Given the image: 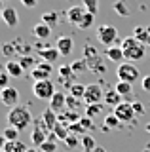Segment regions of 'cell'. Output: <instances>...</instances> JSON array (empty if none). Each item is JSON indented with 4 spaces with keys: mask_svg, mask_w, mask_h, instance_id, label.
I'll list each match as a JSON object with an SVG mask.
<instances>
[{
    "mask_svg": "<svg viewBox=\"0 0 150 152\" xmlns=\"http://www.w3.org/2000/svg\"><path fill=\"white\" fill-rule=\"evenodd\" d=\"M6 122H8V126H12V127H15V129L21 131V129H27V127L31 126V122H34V120H32V114H31L29 108L17 104V107H13V108L8 110Z\"/></svg>",
    "mask_w": 150,
    "mask_h": 152,
    "instance_id": "1",
    "label": "cell"
},
{
    "mask_svg": "<svg viewBox=\"0 0 150 152\" xmlns=\"http://www.w3.org/2000/svg\"><path fill=\"white\" fill-rule=\"evenodd\" d=\"M122 50H124L125 61H141L144 55H146V48L144 44H141L135 36H127L122 40Z\"/></svg>",
    "mask_w": 150,
    "mask_h": 152,
    "instance_id": "2",
    "label": "cell"
},
{
    "mask_svg": "<svg viewBox=\"0 0 150 152\" xmlns=\"http://www.w3.org/2000/svg\"><path fill=\"white\" fill-rule=\"evenodd\" d=\"M32 93H34L36 99L50 103L51 97L57 93V89H55V84L51 82V80H40V82H34V84H32Z\"/></svg>",
    "mask_w": 150,
    "mask_h": 152,
    "instance_id": "3",
    "label": "cell"
},
{
    "mask_svg": "<svg viewBox=\"0 0 150 152\" xmlns=\"http://www.w3.org/2000/svg\"><path fill=\"white\" fill-rule=\"evenodd\" d=\"M116 76H118V82L135 84L141 78V72L133 63H122V65H118V69H116Z\"/></svg>",
    "mask_w": 150,
    "mask_h": 152,
    "instance_id": "4",
    "label": "cell"
},
{
    "mask_svg": "<svg viewBox=\"0 0 150 152\" xmlns=\"http://www.w3.org/2000/svg\"><path fill=\"white\" fill-rule=\"evenodd\" d=\"M97 40L103 46L110 48L114 42H118V28L112 25H99L97 27Z\"/></svg>",
    "mask_w": 150,
    "mask_h": 152,
    "instance_id": "5",
    "label": "cell"
},
{
    "mask_svg": "<svg viewBox=\"0 0 150 152\" xmlns=\"http://www.w3.org/2000/svg\"><path fill=\"white\" fill-rule=\"evenodd\" d=\"M101 101H105V91H103L101 84H97V82L87 84L86 86V95H84V103L95 104V103H101Z\"/></svg>",
    "mask_w": 150,
    "mask_h": 152,
    "instance_id": "6",
    "label": "cell"
},
{
    "mask_svg": "<svg viewBox=\"0 0 150 152\" xmlns=\"http://www.w3.org/2000/svg\"><path fill=\"white\" fill-rule=\"evenodd\" d=\"M114 114H116V118H118L120 122H124V124H127V122H133L135 120V110H133V103H127V101H122L118 107L114 108Z\"/></svg>",
    "mask_w": 150,
    "mask_h": 152,
    "instance_id": "7",
    "label": "cell"
},
{
    "mask_svg": "<svg viewBox=\"0 0 150 152\" xmlns=\"http://www.w3.org/2000/svg\"><path fill=\"white\" fill-rule=\"evenodd\" d=\"M0 101H2L4 107H17V103H19V91H17V88H13V86H8L6 89H0Z\"/></svg>",
    "mask_w": 150,
    "mask_h": 152,
    "instance_id": "8",
    "label": "cell"
},
{
    "mask_svg": "<svg viewBox=\"0 0 150 152\" xmlns=\"http://www.w3.org/2000/svg\"><path fill=\"white\" fill-rule=\"evenodd\" d=\"M51 74H53V65H51V63H46V61H40V63L31 70V76L34 78V82H40V80H50Z\"/></svg>",
    "mask_w": 150,
    "mask_h": 152,
    "instance_id": "9",
    "label": "cell"
},
{
    "mask_svg": "<svg viewBox=\"0 0 150 152\" xmlns=\"http://www.w3.org/2000/svg\"><path fill=\"white\" fill-rule=\"evenodd\" d=\"M55 114H61V112H65L67 110V93H63V91H57L51 97V101H50V107Z\"/></svg>",
    "mask_w": 150,
    "mask_h": 152,
    "instance_id": "10",
    "label": "cell"
},
{
    "mask_svg": "<svg viewBox=\"0 0 150 152\" xmlns=\"http://www.w3.org/2000/svg\"><path fill=\"white\" fill-rule=\"evenodd\" d=\"M86 13H87V10L84 8V6H72V8L67 10V13H65V15H67V21L68 23H72V25L78 27L82 23V19H84Z\"/></svg>",
    "mask_w": 150,
    "mask_h": 152,
    "instance_id": "11",
    "label": "cell"
},
{
    "mask_svg": "<svg viewBox=\"0 0 150 152\" xmlns=\"http://www.w3.org/2000/svg\"><path fill=\"white\" fill-rule=\"evenodd\" d=\"M55 48L59 50L61 57H68L74 50V42H72L70 36H59L57 40H55Z\"/></svg>",
    "mask_w": 150,
    "mask_h": 152,
    "instance_id": "12",
    "label": "cell"
},
{
    "mask_svg": "<svg viewBox=\"0 0 150 152\" xmlns=\"http://www.w3.org/2000/svg\"><path fill=\"white\" fill-rule=\"evenodd\" d=\"M2 21L6 23V25L10 27V28H15V27H17V23H19V15H17V12H15L13 8L8 6V8H4V10H2Z\"/></svg>",
    "mask_w": 150,
    "mask_h": 152,
    "instance_id": "13",
    "label": "cell"
},
{
    "mask_svg": "<svg viewBox=\"0 0 150 152\" xmlns=\"http://www.w3.org/2000/svg\"><path fill=\"white\" fill-rule=\"evenodd\" d=\"M42 122L46 124V127H48V131H53L55 126L59 124V114H55L51 108H46L44 112H42Z\"/></svg>",
    "mask_w": 150,
    "mask_h": 152,
    "instance_id": "14",
    "label": "cell"
},
{
    "mask_svg": "<svg viewBox=\"0 0 150 152\" xmlns=\"http://www.w3.org/2000/svg\"><path fill=\"white\" fill-rule=\"evenodd\" d=\"M4 70H6L12 78H23V72H25V70H23V66H21V63H19V61H15V59L6 61Z\"/></svg>",
    "mask_w": 150,
    "mask_h": 152,
    "instance_id": "15",
    "label": "cell"
},
{
    "mask_svg": "<svg viewBox=\"0 0 150 152\" xmlns=\"http://www.w3.org/2000/svg\"><path fill=\"white\" fill-rule=\"evenodd\" d=\"M105 55L108 57V61H114V63H120V65H122V61H125V55H124L122 46H110V48H106Z\"/></svg>",
    "mask_w": 150,
    "mask_h": 152,
    "instance_id": "16",
    "label": "cell"
},
{
    "mask_svg": "<svg viewBox=\"0 0 150 152\" xmlns=\"http://www.w3.org/2000/svg\"><path fill=\"white\" fill-rule=\"evenodd\" d=\"M38 55L42 57V61H46V63H51V65H53V61H59V57H61L59 50H57L55 46H50V48H46V50L38 51Z\"/></svg>",
    "mask_w": 150,
    "mask_h": 152,
    "instance_id": "17",
    "label": "cell"
},
{
    "mask_svg": "<svg viewBox=\"0 0 150 152\" xmlns=\"http://www.w3.org/2000/svg\"><path fill=\"white\" fill-rule=\"evenodd\" d=\"M32 34H34L38 40H48L50 34H51V27H48L46 23H36L34 27H32Z\"/></svg>",
    "mask_w": 150,
    "mask_h": 152,
    "instance_id": "18",
    "label": "cell"
},
{
    "mask_svg": "<svg viewBox=\"0 0 150 152\" xmlns=\"http://www.w3.org/2000/svg\"><path fill=\"white\" fill-rule=\"evenodd\" d=\"M105 103L108 104V107H118L122 103V95L116 91V89H108V91H105Z\"/></svg>",
    "mask_w": 150,
    "mask_h": 152,
    "instance_id": "19",
    "label": "cell"
},
{
    "mask_svg": "<svg viewBox=\"0 0 150 152\" xmlns=\"http://www.w3.org/2000/svg\"><path fill=\"white\" fill-rule=\"evenodd\" d=\"M80 145H82L84 152H93V150L97 148V142H95V139H93L90 133H86V135L80 139Z\"/></svg>",
    "mask_w": 150,
    "mask_h": 152,
    "instance_id": "20",
    "label": "cell"
},
{
    "mask_svg": "<svg viewBox=\"0 0 150 152\" xmlns=\"http://www.w3.org/2000/svg\"><path fill=\"white\" fill-rule=\"evenodd\" d=\"M17 61H19V63H21L23 70H32V69H34L36 65L40 63V61H36V59H34V57H32V55H21V57H19V59H17Z\"/></svg>",
    "mask_w": 150,
    "mask_h": 152,
    "instance_id": "21",
    "label": "cell"
},
{
    "mask_svg": "<svg viewBox=\"0 0 150 152\" xmlns=\"http://www.w3.org/2000/svg\"><path fill=\"white\" fill-rule=\"evenodd\" d=\"M27 146L23 141H8L4 146V152H25Z\"/></svg>",
    "mask_w": 150,
    "mask_h": 152,
    "instance_id": "22",
    "label": "cell"
},
{
    "mask_svg": "<svg viewBox=\"0 0 150 152\" xmlns=\"http://www.w3.org/2000/svg\"><path fill=\"white\" fill-rule=\"evenodd\" d=\"M68 95H72V97H76V99H84V95H86V86L74 82L68 88Z\"/></svg>",
    "mask_w": 150,
    "mask_h": 152,
    "instance_id": "23",
    "label": "cell"
},
{
    "mask_svg": "<svg viewBox=\"0 0 150 152\" xmlns=\"http://www.w3.org/2000/svg\"><path fill=\"white\" fill-rule=\"evenodd\" d=\"M116 91H118L122 97H129L131 93H133V84H127V82H118L116 84Z\"/></svg>",
    "mask_w": 150,
    "mask_h": 152,
    "instance_id": "24",
    "label": "cell"
},
{
    "mask_svg": "<svg viewBox=\"0 0 150 152\" xmlns=\"http://www.w3.org/2000/svg\"><path fill=\"white\" fill-rule=\"evenodd\" d=\"M57 21H59V17H57L55 12H44V13H42V23H46L48 27L53 28L55 25H57Z\"/></svg>",
    "mask_w": 150,
    "mask_h": 152,
    "instance_id": "25",
    "label": "cell"
},
{
    "mask_svg": "<svg viewBox=\"0 0 150 152\" xmlns=\"http://www.w3.org/2000/svg\"><path fill=\"white\" fill-rule=\"evenodd\" d=\"M133 36L137 38L141 44L146 46V40H148V28H144V27H141V25L135 27V28H133Z\"/></svg>",
    "mask_w": 150,
    "mask_h": 152,
    "instance_id": "26",
    "label": "cell"
},
{
    "mask_svg": "<svg viewBox=\"0 0 150 152\" xmlns=\"http://www.w3.org/2000/svg\"><path fill=\"white\" fill-rule=\"evenodd\" d=\"M114 12L118 13L120 17H127L129 15V8H127V4H125V0H118V2H114Z\"/></svg>",
    "mask_w": 150,
    "mask_h": 152,
    "instance_id": "27",
    "label": "cell"
},
{
    "mask_svg": "<svg viewBox=\"0 0 150 152\" xmlns=\"http://www.w3.org/2000/svg\"><path fill=\"white\" fill-rule=\"evenodd\" d=\"M53 133H55V137H57V141H65L67 137L70 135V131H68V127H65V124H57L55 126V129H53Z\"/></svg>",
    "mask_w": 150,
    "mask_h": 152,
    "instance_id": "28",
    "label": "cell"
},
{
    "mask_svg": "<svg viewBox=\"0 0 150 152\" xmlns=\"http://www.w3.org/2000/svg\"><path fill=\"white\" fill-rule=\"evenodd\" d=\"M70 66H72V72H74V74H80V72H84V70H87V61L82 57V59L72 61V63H70Z\"/></svg>",
    "mask_w": 150,
    "mask_h": 152,
    "instance_id": "29",
    "label": "cell"
},
{
    "mask_svg": "<svg viewBox=\"0 0 150 152\" xmlns=\"http://www.w3.org/2000/svg\"><path fill=\"white\" fill-rule=\"evenodd\" d=\"M103 112V104L101 103H95V104H87L86 107V116L87 118H95L97 114Z\"/></svg>",
    "mask_w": 150,
    "mask_h": 152,
    "instance_id": "30",
    "label": "cell"
},
{
    "mask_svg": "<svg viewBox=\"0 0 150 152\" xmlns=\"http://www.w3.org/2000/svg\"><path fill=\"white\" fill-rule=\"evenodd\" d=\"M2 135L6 137V141H19V129H15V127L8 126L6 129L2 131Z\"/></svg>",
    "mask_w": 150,
    "mask_h": 152,
    "instance_id": "31",
    "label": "cell"
},
{
    "mask_svg": "<svg viewBox=\"0 0 150 152\" xmlns=\"http://www.w3.org/2000/svg\"><path fill=\"white\" fill-rule=\"evenodd\" d=\"M93 21H95V15H93V13H90V12H87L86 15H84L82 23H80V25H78V28H80V31H87V28H90V27L93 25Z\"/></svg>",
    "mask_w": 150,
    "mask_h": 152,
    "instance_id": "32",
    "label": "cell"
},
{
    "mask_svg": "<svg viewBox=\"0 0 150 152\" xmlns=\"http://www.w3.org/2000/svg\"><path fill=\"white\" fill-rule=\"evenodd\" d=\"M84 8H86L90 13L95 15L97 10H99V0H84Z\"/></svg>",
    "mask_w": 150,
    "mask_h": 152,
    "instance_id": "33",
    "label": "cell"
},
{
    "mask_svg": "<svg viewBox=\"0 0 150 152\" xmlns=\"http://www.w3.org/2000/svg\"><path fill=\"white\" fill-rule=\"evenodd\" d=\"M80 139H82V137H78V135H74V133H70L67 139H65V145H67L68 148H76V146L80 145Z\"/></svg>",
    "mask_w": 150,
    "mask_h": 152,
    "instance_id": "34",
    "label": "cell"
},
{
    "mask_svg": "<svg viewBox=\"0 0 150 152\" xmlns=\"http://www.w3.org/2000/svg\"><path fill=\"white\" fill-rule=\"evenodd\" d=\"M82 99H76V97H72V95H67V108L68 110H76V108H80V103Z\"/></svg>",
    "mask_w": 150,
    "mask_h": 152,
    "instance_id": "35",
    "label": "cell"
},
{
    "mask_svg": "<svg viewBox=\"0 0 150 152\" xmlns=\"http://www.w3.org/2000/svg\"><path fill=\"white\" fill-rule=\"evenodd\" d=\"M105 126L108 127V129H112V127H118V126H120V120L116 118V114H114V112L108 114V116L105 118Z\"/></svg>",
    "mask_w": 150,
    "mask_h": 152,
    "instance_id": "36",
    "label": "cell"
},
{
    "mask_svg": "<svg viewBox=\"0 0 150 152\" xmlns=\"http://www.w3.org/2000/svg\"><path fill=\"white\" fill-rule=\"evenodd\" d=\"M38 150L40 152H57V142L55 141H46Z\"/></svg>",
    "mask_w": 150,
    "mask_h": 152,
    "instance_id": "37",
    "label": "cell"
},
{
    "mask_svg": "<svg viewBox=\"0 0 150 152\" xmlns=\"http://www.w3.org/2000/svg\"><path fill=\"white\" fill-rule=\"evenodd\" d=\"M10 78L12 76L6 72V70H2V72H0V89H6L8 86H10Z\"/></svg>",
    "mask_w": 150,
    "mask_h": 152,
    "instance_id": "38",
    "label": "cell"
},
{
    "mask_svg": "<svg viewBox=\"0 0 150 152\" xmlns=\"http://www.w3.org/2000/svg\"><path fill=\"white\" fill-rule=\"evenodd\" d=\"M80 124H82V127H84V129H93V127H95V126H93V124H91V118H87V116H82L80 118Z\"/></svg>",
    "mask_w": 150,
    "mask_h": 152,
    "instance_id": "39",
    "label": "cell"
},
{
    "mask_svg": "<svg viewBox=\"0 0 150 152\" xmlns=\"http://www.w3.org/2000/svg\"><path fill=\"white\" fill-rule=\"evenodd\" d=\"M15 50H17V48L13 46V44H10V42L2 46V51H4V55H13V53H15Z\"/></svg>",
    "mask_w": 150,
    "mask_h": 152,
    "instance_id": "40",
    "label": "cell"
},
{
    "mask_svg": "<svg viewBox=\"0 0 150 152\" xmlns=\"http://www.w3.org/2000/svg\"><path fill=\"white\" fill-rule=\"evenodd\" d=\"M141 88H143V91H150V74L141 78Z\"/></svg>",
    "mask_w": 150,
    "mask_h": 152,
    "instance_id": "41",
    "label": "cell"
},
{
    "mask_svg": "<svg viewBox=\"0 0 150 152\" xmlns=\"http://www.w3.org/2000/svg\"><path fill=\"white\" fill-rule=\"evenodd\" d=\"M133 110H135V114H144V107H143V103L133 101Z\"/></svg>",
    "mask_w": 150,
    "mask_h": 152,
    "instance_id": "42",
    "label": "cell"
},
{
    "mask_svg": "<svg viewBox=\"0 0 150 152\" xmlns=\"http://www.w3.org/2000/svg\"><path fill=\"white\" fill-rule=\"evenodd\" d=\"M19 2H21L25 8H34L36 4H38V0H19Z\"/></svg>",
    "mask_w": 150,
    "mask_h": 152,
    "instance_id": "43",
    "label": "cell"
},
{
    "mask_svg": "<svg viewBox=\"0 0 150 152\" xmlns=\"http://www.w3.org/2000/svg\"><path fill=\"white\" fill-rule=\"evenodd\" d=\"M6 142H8V141H6V137L0 133V148H4V146H6Z\"/></svg>",
    "mask_w": 150,
    "mask_h": 152,
    "instance_id": "44",
    "label": "cell"
},
{
    "mask_svg": "<svg viewBox=\"0 0 150 152\" xmlns=\"http://www.w3.org/2000/svg\"><path fill=\"white\" fill-rule=\"evenodd\" d=\"M25 152H38V148H34V146H32V148H27Z\"/></svg>",
    "mask_w": 150,
    "mask_h": 152,
    "instance_id": "45",
    "label": "cell"
},
{
    "mask_svg": "<svg viewBox=\"0 0 150 152\" xmlns=\"http://www.w3.org/2000/svg\"><path fill=\"white\" fill-rule=\"evenodd\" d=\"M144 129H146V131H148V133H150V122H148V124H146V127H144Z\"/></svg>",
    "mask_w": 150,
    "mask_h": 152,
    "instance_id": "46",
    "label": "cell"
},
{
    "mask_svg": "<svg viewBox=\"0 0 150 152\" xmlns=\"http://www.w3.org/2000/svg\"><path fill=\"white\" fill-rule=\"evenodd\" d=\"M143 152H150V146H146V148H144V150H143Z\"/></svg>",
    "mask_w": 150,
    "mask_h": 152,
    "instance_id": "47",
    "label": "cell"
},
{
    "mask_svg": "<svg viewBox=\"0 0 150 152\" xmlns=\"http://www.w3.org/2000/svg\"><path fill=\"white\" fill-rule=\"evenodd\" d=\"M2 10H4V8H2V0H0V12H2Z\"/></svg>",
    "mask_w": 150,
    "mask_h": 152,
    "instance_id": "48",
    "label": "cell"
},
{
    "mask_svg": "<svg viewBox=\"0 0 150 152\" xmlns=\"http://www.w3.org/2000/svg\"><path fill=\"white\" fill-rule=\"evenodd\" d=\"M0 152H4V148H0Z\"/></svg>",
    "mask_w": 150,
    "mask_h": 152,
    "instance_id": "49",
    "label": "cell"
},
{
    "mask_svg": "<svg viewBox=\"0 0 150 152\" xmlns=\"http://www.w3.org/2000/svg\"><path fill=\"white\" fill-rule=\"evenodd\" d=\"M0 72H2V69H0Z\"/></svg>",
    "mask_w": 150,
    "mask_h": 152,
    "instance_id": "50",
    "label": "cell"
},
{
    "mask_svg": "<svg viewBox=\"0 0 150 152\" xmlns=\"http://www.w3.org/2000/svg\"><path fill=\"white\" fill-rule=\"evenodd\" d=\"M2 2H4V0H2Z\"/></svg>",
    "mask_w": 150,
    "mask_h": 152,
    "instance_id": "51",
    "label": "cell"
}]
</instances>
